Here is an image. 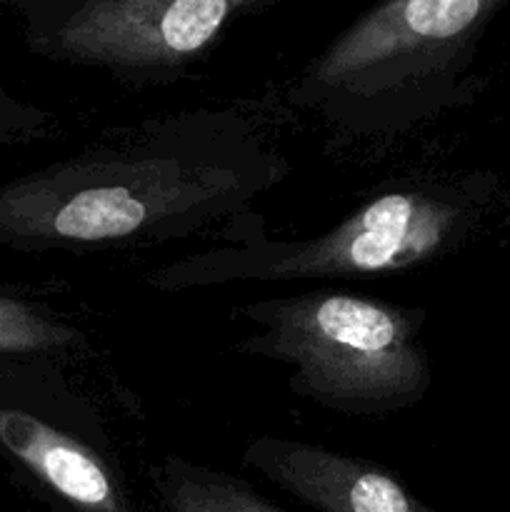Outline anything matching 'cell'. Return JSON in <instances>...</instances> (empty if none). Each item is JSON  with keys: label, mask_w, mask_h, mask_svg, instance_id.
Returning <instances> with one entry per match:
<instances>
[{"label": "cell", "mask_w": 510, "mask_h": 512, "mask_svg": "<svg viewBox=\"0 0 510 512\" xmlns=\"http://www.w3.org/2000/svg\"><path fill=\"white\" fill-rule=\"evenodd\" d=\"M240 468L263 475L315 512H435L378 460L283 435H255Z\"/></svg>", "instance_id": "7"}, {"label": "cell", "mask_w": 510, "mask_h": 512, "mask_svg": "<svg viewBox=\"0 0 510 512\" xmlns=\"http://www.w3.org/2000/svg\"><path fill=\"white\" fill-rule=\"evenodd\" d=\"M88 348L78 325L50 305L0 288V360H68Z\"/></svg>", "instance_id": "9"}, {"label": "cell", "mask_w": 510, "mask_h": 512, "mask_svg": "<svg viewBox=\"0 0 510 512\" xmlns=\"http://www.w3.org/2000/svg\"><path fill=\"white\" fill-rule=\"evenodd\" d=\"M290 173L248 115L178 110L0 183V245L93 253L173 243L238 218Z\"/></svg>", "instance_id": "1"}, {"label": "cell", "mask_w": 510, "mask_h": 512, "mask_svg": "<svg viewBox=\"0 0 510 512\" xmlns=\"http://www.w3.org/2000/svg\"><path fill=\"white\" fill-rule=\"evenodd\" d=\"M508 0H388L308 60L288 93L338 138L408 133L473 95L480 43Z\"/></svg>", "instance_id": "3"}, {"label": "cell", "mask_w": 510, "mask_h": 512, "mask_svg": "<svg viewBox=\"0 0 510 512\" xmlns=\"http://www.w3.org/2000/svg\"><path fill=\"white\" fill-rule=\"evenodd\" d=\"M58 130V115L0 88V145L43 143Z\"/></svg>", "instance_id": "10"}, {"label": "cell", "mask_w": 510, "mask_h": 512, "mask_svg": "<svg viewBox=\"0 0 510 512\" xmlns=\"http://www.w3.org/2000/svg\"><path fill=\"white\" fill-rule=\"evenodd\" d=\"M0 460L55 512H140L103 418L60 360H0Z\"/></svg>", "instance_id": "6"}, {"label": "cell", "mask_w": 510, "mask_h": 512, "mask_svg": "<svg viewBox=\"0 0 510 512\" xmlns=\"http://www.w3.org/2000/svg\"><path fill=\"white\" fill-rule=\"evenodd\" d=\"M235 315L253 325L235 350L290 368V393L330 413L383 418L420 405L433 385L423 308L318 288Z\"/></svg>", "instance_id": "4"}, {"label": "cell", "mask_w": 510, "mask_h": 512, "mask_svg": "<svg viewBox=\"0 0 510 512\" xmlns=\"http://www.w3.org/2000/svg\"><path fill=\"white\" fill-rule=\"evenodd\" d=\"M490 183L468 178H408L390 183L310 238H270L263 215L228 220L213 248L160 265L145 278L158 293L238 283H305L398 275L448 258L473 238Z\"/></svg>", "instance_id": "2"}, {"label": "cell", "mask_w": 510, "mask_h": 512, "mask_svg": "<svg viewBox=\"0 0 510 512\" xmlns=\"http://www.w3.org/2000/svg\"><path fill=\"white\" fill-rule=\"evenodd\" d=\"M153 488L165 512H285L245 480L183 455L160 460Z\"/></svg>", "instance_id": "8"}, {"label": "cell", "mask_w": 510, "mask_h": 512, "mask_svg": "<svg viewBox=\"0 0 510 512\" xmlns=\"http://www.w3.org/2000/svg\"><path fill=\"white\" fill-rule=\"evenodd\" d=\"M273 0H5L25 48L133 88L180 83L240 15Z\"/></svg>", "instance_id": "5"}]
</instances>
